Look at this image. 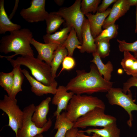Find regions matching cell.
Wrapping results in <instances>:
<instances>
[{
  "mask_svg": "<svg viewBox=\"0 0 137 137\" xmlns=\"http://www.w3.org/2000/svg\"><path fill=\"white\" fill-rule=\"evenodd\" d=\"M30 43L35 47L38 53L37 58L50 66L54 52L59 44L55 43H41L32 38Z\"/></svg>",
  "mask_w": 137,
  "mask_h": 137,
  "instance_id": "cell-12",
  "label": "cell"
},
{
  "mask_svg": "<svg viewBox=\"0 0 137 137\" xmlns=\"http://www.w3.org/2000/svg\"><path fill=\"white\" fill-rule=\"evenodd\" d=\"M54 1L58 5L61 6L63 4L64 1V0H55Z\"/></svg>",
  "mask_w": 137,
  "mask_h": 137,
  "instance_id": "cell-40",
  "label": "cell"
},
{
  "mask_svg": "<svg viewBox=\"0 0 137 137\" xmlns=\"http://www.w3.org/2000/svg\"><path fill=\"white\" fill-rule=\"evenodd\" d=\"M35 137H44L42 133L37 135Z\"/></svg>",
  "mask_w": 137,
  "mask_h": 137,
  "instance_id": "cell-42",
  "label": "cell"
},
{
  "mask_svg": "<svg viewBox=\"0 0 137 137\" xmlns=\"http://www.w3.org/2000/svg\"><path fill=\"white\" fill-rule=\"evenodd\" d=\"M16 99H13L5 95L0 100V109L7 115L9 118L8 126L16 135L18 130L22 127L24 113L17 104Z\"/></svg>",
  "mask_w": 137,
  "mask_h": 137,
  "instance_id": "cell-9",
  "label": "cell"
},
{
  "mask_svg": "<svg viewBox=\"0 0 137 137\" xmlns=\"http://www.w3.org/2000/svg\"><path fill=\"white\" fill-rule=\"evenodd\" d=\"M20 25L12 23L6 12L4 7V0H0V34H4L20 29Z\"/></svg>",
  "mask_w": 137,
  "mask_h": 137,
  "instance_id": "cell-18",
  "label": "cell"
},
{
  "mask_svg": "<svg viewBox=\"0 0 137 137\" xmlns=\"http://www.w3.org/2000/svg\"><path fill=\"white\" fill-rule=\"evenodd\" d=\"M51 100L50 97H47L36 106L31 119L39 128L43 127L48 121L47 116L49 110V103Z\"/></svg>",
  "mask_w": 137,
  "mask_h": 137,
  "instance_id": "cell-17",
  "label": "cell"
},
{
  "mask_svg": "<svg viewBox=\"0 0 137 137\" xmlns=\"http://www.w3.org/2000/svg\"><path fill=\"white\" fill-rule=\"evenodd\" d=\"M134 56L137 58V52L134 53Z\"/></svg>",
  "mask_w": 137,
  "mask_h": 137,
  "instance_id": "cell-43",
  "label": "cell"
},
{
  "mask_svg": "<svg viewBox=\"0 0 137 137\" xmlns=\"http://www.w3.org/2000/svg\"><path fill=\"white\" fill-rule=\"evenodd\" d=\"M81 0H76L71 6L63 7L54 12L61 16L66 22L67 26L73 28L78 38L82 43V27L85 18L81 9Z\"/></svg>",
  "mask_w": 137,
  "mask_h": 137,
  "instance_id": "cell-6",
  "label": "cell"
},
{
  "mask_svg": "<svg viewBox=\"0 0 137 137\" xmlns=\"http://www.w3.org/2000/svg\"><path fill=\"white\" fill-rule=\"evenodd\" d=\"M0 137H4V136H0Z\"/></svg>",
  "mask_w": 137,
  "mask_h": 137,
  "instance_id": "cell-44",
  "label": "cell"
},
{
  "mask_svg": "<svg viewBox=\"0 0 137 137\" xmlns=\"http://www.w3.org/2000/svg\"><path fill=\"white\" fill-rule=\"evenodd\" d=\"M78 131V128L73 127L67 132L65 137H77Z\"/></svg>",
  "mask_w": 137,
  "mask_h": 137,
  "instance_id": "cell-36",
  "label": "cell"
},
{
  "mask_svg": "<svg viewBox=\"0 0 137 137\" xmlns=\"http://www.w3.org/2000/svg\"><path fill=\"white\" fill-rule=\"evenodd\" d=\"M76 73V75L65 86L68 91L75 94L107 92L112 87L113 82L104 79L93 63L91 65L89 72L84 70H77Z\"/></svg>",
  "mask_w": 137,
  "mask_h": 137,
  "instance_id": "cell-1",
  "label": "cell"
},
{
  "mask_svg": "<svg viewBox=\"0 0 137 137\" xmlns=\"http://www.w3.org/2000/svg\"><path fill=\"white\" fill-rule=\"evenodd\" d=\"M121 64L125 73L134 77L137 76V58L130 52H125Z\"/></svg>",
  "mask_w": 137,
  "mask_h": 137,
  "instance_id": "cell-22",
  "label": "cell"
},
{
  "mask_svg": "<svg viewBox=\"0 0 137 137\" xmlns=\"http://www.w3.org/2000/svg\"><path fill=\"white\" fill-rule=\"evenodd\" d=\"M117 0H103L101 4L99 6L97 12L102 13L105 12L108 7L112 4L114 3Z\"/></svg>",
  "mask_w": 137,
  "mask_h": 137,
  "instance_id": "cell-35",
  "label": "cell"
},
{
  "mask_svg": "<svg viewBox=\"0 0 137 137\" xmlns=\"http://www.w3.org/2000/svg\"><path fill=\"white\" fill-rule=\"evenodd\" d=\"M96 108L105 109L104 102L96 96L74 94L67 105L65 112L67 118L74 123L80 117Z\"/></svg>",
  "mask_w": 137,
  "mask_h": 137,
  "instance_id": "cell-4",
  "label": "cell"
},
{
  "mask_svg": "<svg viewBox=\"0 0 137 137\" xmlns=\"http://www.w3.org/2000/svg\"><path fill=\"white\" fill-rule=\"evenodd\" d=\"M82 42L80 52L93 53L96 51V46L95 38L90 30V24L87 19L85 18L81 30Z\"/></svg>",
  "mask_w": 137,
  "mask_h": 137,
  "instance_id": "cell-14",
  "label": "cell"
},
{
  "mask_svg": "<svg viewBox=\"0 0 137 137\" xmlns=\"http://www.w3.org/2000/svg\"><path fill=\"white\" fill-rule=\"evenodd\" d=\"M62 64V67L59 75L63 70L69 71L73 69L75 66L76 62L72 57L68 56L65 58Z\"/></svg>",
  "mask_w": 137,
  "mask_h": 137,
  "instance_id": "cell-33",
  "label": "cell"
},
{
  "mask_svg": "<svg viewBox=\"0 0 137 137\" xmlns=\"http://www.w3.org/2000/svg\"><path fill=\"white\" fill-rule=\"evenodd\" d=\"M72 27L67 26L53 34H46L43 39L45 43H55L62 45L67 39Z\"/></svg>",
  "mask_w": 137,
  "mask_h": 137,
  "instance_id": "cell-24",
  "label": "cell"
},
{
  "mask_svg": "<svg viewBox=\"0 0 137 137\" xmlns=\"http://www.w3.org/2000/svg\"><path fill=\"white\" fill-rule=\"evenodd\" d=\"M45 21L47 25L46 32L48 34L55 32L65 21L61 16L54 12L48 13Z\"/></svg>",
  "mask_w": 137,
  "mask_h": 137,
  "instance_id": "cell-27",
  "label": "cell"
},
{
  "mask_svg": "<svg viewBox=\"0 0 137 137\" xmlns=\"http://www.w3.org/2000/svg\"><path fill=\"white\" fill-rule=\"evenodd\" d=\"M136 15V26L135 30V32L137 33V6H136L135 11Z\"/></svg>",
  "mask_w": 137,
  "mask_h": 137,
  "instance_id": "cell-41",
  "label": "cell"
},
{
  "mask_svg": "<svg viewBox=\"0 0 137 137\" xmlns=\"http://www.w3.org/2000/svg\"><path fill=\"white\" fill-rule=\"evenodd\" d=\"M74 123L66 117L65 112L56 117L54 129L57 130L54 137H65L67 132L73 127Z\"/></svg>",
  "mask_w": 137,
  "mask_h": 137,
  "instance_id": "cell-19",
  "label": "cell"
},
{
  "mask_svg": "<svg viewBox=\"0 0 137 137\" xmlns=\"http://www.w3.org/2000/svg\"><path fill=\"white\" fill-rule=\"evenodd\" d=\"M9 35L3 37L0 41V52L5 54L13 52L9 56H0L7 60L18 55L22 56H34L30 44L33 34L29 29L23 28L10 32Z\"/></svg>",
  "mask_w": 137,
  "mask_h": 137,
  "instance_id": "cell-2",
  "label": "cell"
},
{
  "mask_svg": "<svg viewBox=\"0 0 137 137\" xmlns=\"http://www.w3.org/2000/svg\"><path fill=\"white\" fill-rule=\"evenodd\" d=\"M110 40H102L95 41L96 51L101 58L108 56L110 52Z\"/></svg>",
  "mask_w": 137,
  "mask_h": 137,
  "instance_id": "cell-31",
  "label": "cell"
},
{
  "mask_svg": "<svg viewBox=\"0 0 137 137\" xmlns=\"http://www.w3.org/2000/svg\"><path fill=\"white\" fill-rule=\"evenodd\" d=\"M118 43L119 50L121 52H132L134 53L137 52V40L131 43L126 42L125 40H121L117 39Z\"/></svg>",
  "mask_w": 137,
  "mask_h": 137,
  "instance_id": "cell-32",
  "label": "cell"
},
{
  "mask_svg": "<svg viewBox=\"0 0 137 137\" xmlns=\"http://www.w3.org/2000/svg\"><path fill=\"white\" fill-rule=\"evenodd\" d=\"M13 67L23 65L28 68L35 78L44 85L57 87L58 83L52 75L50 66L34 56H26L15 59L7 60Z\"/></svg>",
  "mask_w": 137,
  "mask_h": 137,
  "instance_id": "cell-3",
  "label": "cell"
},
{
  "mask_svg": "<svg viewBox=\"0 0 137 137\" xmlns=\"http://www.w3.org/2000/svg\"><path fill=\"white\" fill-rule=\"evenodd\" d=\"M118 25L115 24H112L102 30L95 38V41L102 40H110L115 38L118 33Z\"/></svg>",
  "mask_w": 137,
  "mask_h": 137,
  "instance_id": "cell-29",
  "label": "cell"
},
{
  "mask_svg": "<svg viewBox=\"0 0 137 137\" xmlns=\"http://www.w3.org/2000/svg\"><path fill=\"white\" fill-rule=\"evenodd\" d=\"M35 107L34 104H32L24 108L22 126L18 130L16 137H35L47 131L51 127L52 122L50 118L44 126L41 128L37 127L32 122V117Z\"/></svg>",
  "mask_w": 137,
  "mask_h": 137,
  "instance_id": "cell-8",
  "label": "cell"
},
{
  "mask_svg": "<svg viewBox=\"0 0 137 137\" xmlns=\"http://www.w3.org/2000/svg\"><path fill=\"white\" fill-rule=\"evenodd\" d=\"M107 93L106 97L110 104L119 106L127 112L129 119L127 123L130 128L131 127L133 120L132 112L134 111H137V104L135 103V100L133 98L130 89L127 94L123 92L122 89L112 87Z\"/></svg>",
  "mask_w": 137,
  "mask_h": 137,
  "instance_id": "cell-5",
  "label": "cell"
},
{
  "mask_svg": "<svg viewBox=\"0 0 137 137\" xmlns=\"http://www.w3.org/2000/svg\"><path fill=\"white\" fill-rule=\"evenodd\" d=\"M45 0H31L30 7L21 10L20 15L29 23L45 21L48 13L45 9Z\"/></svg>",
  "mask_w": 137,
  "mask_h": 137,
  "instance_id": "cell-10",
  "label": "cell"
},
{
  "mask_svg": "<svg viewBox=\"0 0 137 137\" xmlns=\"http://www.w3.org/2000/svg\"><path fill=\"white\" fill-rule=\"evenodd\" d=\"M111 10L108 8L105 12H97L94 14L88 13L85 15L87 18L92 35L95 38L101 32L102 27L105 21L109 15Z\"/></svg>",
  "mask_w": 137,
  "mask_h": 137,
  "instance_id": "cell-15",
  "label": "cell"
},
{
  "mask_svg": "<svg viewBox=\"0 0 137 137\" xmlns=\"http://www.w3.org/2000/svg\"><path fill=\"white\" fill-rule=\"evenodd\" d=\"M82 44L78 39L75 30L72 27L67 37L62 45L67 49L68 56L72 57L75 49H80Z\"/></svg>",
  "mask_w": 137,
  "mask_h": 137,
  "instance_id": "cell-25",
  "label": "cell"
},
{
  "mask_svg": "<svg viewBox=\"0 0 137 137\" xmlns=\"http://www.w3.org/2000/svg\"><path fill=\"white\" fill-rule=\"evenodd\" d=\"M103 109L96 108L78 118L74 123L73 127L83 129L88 127H104L116 122V119L105 113Z\"/></svg>",
  "mask_w": 137,
  "mask_h": 137,
  "instance_id": "cell-7",
  "label": "cell"
},
{
  "mask_svg": "<svg viewBox=\"0 0 137 137\" xmlns=\"http://www.w3.org/2000/svg\"><path fill=\"white\" fill-rule=\"evenodd\" d=\"M20 66L17 65L13 67L14 80L11 92L9 96L13 99H16L17 94L22 91V87L24 79V75L21 71Z\"/></svg>",
  "mask_w": 137,
  "mask_h": 137,
  "instance_id": "cell-26",
  "label": "cell"
},
{
  "mask_svg": "<svg viewBox=\"0 0 137 137\" xmlns=\"http://www.w3.org/2000/svg\"><path fill=\"white\" fill-rule=\"evenodd\" d=\"M92 136H89L86 135L84 133L81 131V130H79L77 134V137H102L99 135L94 133H92Z\"/></svg>",
  "mask_w": 137,
  "mask_h": 137,
  "instance_id": "cell-37",
  "label": "cell"
},
{
  "mask_svg": "<svg viewBox=\"0 0 137 137\" xmlns=\"http://www.w3.org/2000/svg\"><path fill=\"white\" fill-rule=\"evenodd\" d=\"M130 6L127 4L126 0H117L114 3L110 12L102 26L105 29L112 24L124 16L129 9Z\"/></svg>",
  "mask_w": 137,
  "mask_h": 137,
  "instance_id": "cell-13",
  "label": "cell"
},
{
  "mask_svg": "<svg viewBox=\"0 0 137 137\" xmlns=\"http://www.w3.org/2000/svg\"><path fill=\"white\" fill-rule=\"evenodd\" d=\"M132 87H137V76L131 77L124 83L122 89L123 92L126 94L128 90Z\"/></svg>",
  "mask_w": 137,
  "mask_h": 137,
  "instance_id": "cell-34",
  "label": "cell"
},
{
  "mask_svg": "<svg viewBox=\"0 0 137 137\" xmlns=\"http://www.w3.org/2000/svg\"><path fill=\"white\" fill-rule=\"evenodd\" d=\"M68 55L67 49L62 45H59L55 50L50 64L52 73L54 78L56 76L57 72L60 65Z\"/></svg>",
  "mask_w": 137,
  "mask_h": 137,
  "instance_id": "cell-23",
  "label": "cell"
},
{
  "mask_svg": "<svg viewBox=\"0 0 137 137\" xmlns=\"http://www.w3.org/2000/svg\"><path fill=\"white\" fill-rule=\"evenodd\" d=\"M127 4L130 6H137V0H126Z\"/></svg>",
  "mask_w": 137,
  "mask_h": 137,
  "instance_id": "cell-39",
  "label": "cell"
},
{
  "mask_svg": "<svg viewBox=\"0 0 137 137\" xmlns=\"http://www.w3.org/2000/svg\"><path fill=\"white\" fill-rule=\"evenodd\" d=\"M81 131L89 134L95 133L102 137H120V130L118 127L116 122L107 125L102 129L90 128Z\"/></svg>",
  "mask_w": 137,
  "mask_h": 137,
  "instance_id": "cell-21",
  "label": "cell"
},
{
  "mask_svg": "<svg viewBox=\"0 0 137 137\" xmlns=\"http://www.w3.org/2000/svg\"><path fill=\"white\" fill-rule=\"evenodd\" d=\"M19 2V0H15V3L14 7L12 12L10 15L9 17L10 20H11V19L13 18V17L14 15L15 11L18 8V4Z\"/></svg>",
  "mask_w": 137,
  "mask_h": 137,
  "instance_id": "cell-38",
  "label": "cell"
},
{
  "mask_svg": "<svg viewBox=\"0 0 137 137\" xmlns=\"http://www.w3.org/2000/svg\"><path fill=\"white\" fill-rule=\"evenodd\" d=\"M31 86V90L36 95L40 96L44 94H51L54 95L56 91L57 87L47 86L38 81L31 76L26 69L21 70Z\"/></svg>",
  "mask_w": 137,
  "mask_h": 137,
  "instance_id": "cell-16",
  "label": "cell"
},
{
  "mask_svg": "<svg viewBox=\"0 0 137 137\" xmlns=\"http://www.w3.org/2000/svg\"><path fill=\"white\" fill-rule=\"evenodd\" d=\"M100 0H83L81 1V9L82 13L86 14L93 12L94 14L97 12Z\"/></svg>",
  "mask_w": 137,
  "mask_h": 137,
  "instance_id": "cell-30",
  "label": "cell"
},
{
  "mask_svg": "<svg viewBox=\"0 0 137 137\" xmlns=\"http://www.w3.org/2000/svg\"><path fill=\"white\" fill-rule=\"evenodd\" d=\"M14 80V73L12 70L8 73H0V85L10 96Z\"/></svg>",
  "mask_w": 137,
  "mask_h": 137,
  "instance_id": "cell-28",
  "label": "cell"
},
{
  "mask_svg": "<svg viewBox=\"0 0 137 137\" xmlns=\"http://www.w3.org/2000/svg\"><path fill=\"white\" fill-rule=\"evenodd\" d=\"M74 94L72 92H68L65 86L63 85L58 86L51 100L52 104L57 106L53 116L56 117L61 113L62 110H66L69 102Z\"/></svg>",
  "mask_w": 137,
  "mask_h": 137,
  "instance_id": "cell-11",
  "label": "cell"
},
{
  "mask_svg": "<svg viewBox=\"0 0 137 137\" xmlns=\"http://www.w3.org/2000/svg\"><path fill=\"white\" fill-rule=\"evenodd\" d=\"M93 59L90 61L95 64L100 75L103 76L104 78L107 81H110L111 74L113 70V67L111 62L109 61L106 64L102 61L101 58L98 53L95 52L92 53Z\"/></svg>",
  "mask_w": 137,
  "mask_h": 137,
  "instance_id": "cell-20",
  "label": "cell"
}]
</instances>
